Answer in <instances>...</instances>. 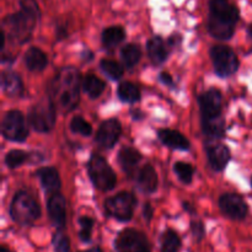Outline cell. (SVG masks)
I'll list each match as a JSON object with an SVG mask.
<instances>
[{
  "instance_id": "2",
  "label": "cell",
  "mask_w": 252,
  "mask_h": 252,
  "mask_svg": "<svg viewBox=\"0 0 252 252\" xmlns=\"http://www.w3.org/2000/svg\"><path fill=\"white\" fill-rule=\"evenodd\" d=\"M208 31L214 38L230 39L239 21V10L228 0H211L209 4Z\"/></svg>"
},
{
  "instance_id": "14",
  "label": "cell",
  "mask_w": 252,
  "mask_h": 252,
  "mask_svg": "<svg viewBox=\"0 0 252 252\" xmlns=\"http://www.w3.org/2000/svg\"><path fill=\"white\" fill-rule=\"evenodd\" d=\"M47 211H48V218L53 226L58 230H63L66 224V202L63 194L59 192L49 196L47 202Z\"/></svg>"
},
{
  "instance_id": "10",
  "label": "cell",
  "mask_w": 252,
  "mask_h": 252,
  "mask_svg": "<svg viewBox=\"0 0 252 252\" xmlns=\"http://www.w3.org/2000/svg\"><path fill=\"white\" fill-rule=\"evenodd\" d=\"M1 133L7 140L16 143L25 142L29 137V127L24 115L17 110L6 112L1 122Z\"/></svg>"
},
{
  "instance_id": "6",
  "label": "cell",
  "mask_w": 252,
  "mask_h": 252,
  "mask_svg": "<svg viewBox=\"0 0 252 252\" xmlns=\"http://www.w3.org/2000/svg\"><path fill=\"white\" fill-rule=\"evenodd\" d=\"M137 207V199L129 192H120L110 197L105 202V209L108 217L118 221H129L133 218L134 209Z\"/></svg>"
},
{
  "instance_id": "26",
  "label": "cell",
  "mask_w": 252,
  "mask_h": 252,
  "mask_svg": "<svg viewBox=\"0 0 252 252\" xmlns=\"http://www.w3.org/2000/svg\"><path fill=\"white\" fill-rule=\"evenodd\" d=\"M83 88L84 91L90 96L91 98H97L102 95V93L105 91L106 84L101 80L97 76L93 75H86L85 79L83 81Z\"/></svg>"
},
{
  "instance_id": "39",
  "label": "cell",
  "mask_w": 252,
  "mask_h": 252,
  "mask_svg": "<svg viewBox=\"0 0 252 252\" xmlns=\"http://www.w3.org/2000/svg\"><path fill=\"white\" fill-rule=\"evenodd\" d=\"M0 252H11V251H10V249L7 248V246L1 245L0 246Z\"/></svg>"
},
{
  "instance_id": "21",
  "label": "cell",
  "mask_w": 252,
  "mask_h": 252,
  "mask_svg": "<svg viewBox=\"0 0 252 252\" xmlns=\"http://www.w3.org/2000/svg\"><path fill=\"white\" fill-rule=\"evenodd\" d=\"M1 86L4 93L10 97H17L24 93V84L21 78L15 71H5L1 76Z\"/></svg>"
},
{
  "instance_id": "37",
  "label": "cell",
  "mask_w": 252,
  "mask_h": 252,
  "mask_svg": "<svg viewBox=\"0 0 252 252\" xmlns=\"http://www.w3.org/2000/svg\"><path fill=\"white\" fill-rule=\"evenodd\" d=\"M159 80L161 81V83L164 84V85H166V86H172V85H174V81H172L171 75H170V74H167V73H160Z\"/></svg>"
},
{
  "instance_id": "13",
  "label": "cell",
  "mask_w": 252,
  "mask_h": 252,
  "mask_svg": "<svg viewBox=\"0 0 252 252\" xmlns=\"http://www.w3.org/2000/svg\"><path fill=\"white\" fill-rule=\"evenodd\" d=\"M122 133V126L120 121L111 118L105 121L96 133V143L103 149H111L118 142Z\"/></svg>"
},
{
  "instance_id": "15",
  "label": "cell",
  "mask_w": 252,
  "mask_h": 252,
  "mask_svg": "<svg viewBox=\"0 0 252 252\" xmlns=\"http://www.w3.org/2000/svg\"><path fill=\"white\" fill-rule=\"evenodd\" d=\"M207 159L212 169L221 171L226 167L230 160V150L224 144H212L206 148Z\"/></svg>"
},
{
  "instance_id": "8",
  "label": "cell",
  "mask_w": 252,
  "mask_h": 252,
  "mask_svg": "<svg viewBox=\"0 0 252 252\" xmlns=\"http://www.w3.org/2000/svg\"><path fill=\"white\" fill-rule=\"evenodd\" d=\"M116 252H153L147 235L133 228L121 230L113 241Z\"/></svg>"
},
{
  "instance_id": "32",
  "label": "cell",
  "mask_w": 252,
  "mask_h": 252,
  "mask_svg": "<svg viewBox=\"0 0 252 252\" xmlns=\"http://www.w3.org/2000/svg\"><path fill=\"white\" fill-rule=\"evenodd\" d=\"M174 171L182 184L189 185L192 182V180H193L194 170L193 167L189 164H187V162L177 161L176 164L174 165Z\"/></svg>"
},
{
  "instance_id": "5",
  "label": "cell",
  "mask_w": 252,
  "mask_h": 252,
  "mask_svg": "<svg viewBox=\"0 0 252 252\" xmlns=\"http://www.w3.org/2000/svg\"><path fill=\"white\" fill-rule=\"evenodd\" d=\"M88 172L93 185L100 191H111L117 184L115 171L101 155H91L88 162Z\"/></svg>"
},
{
  "instance_id": "30",
  "label": "cell",
  "mask_w": 252,
  "mask_h": 252,
  "mask_svg": "<svg viewBox=\"0 0 252 252\" xmlns=\"http://www.w3.org/2000/svg\"><path fill=\"white\" fill-rule=\"evenodd\" d=\"M78 223H79V226H80L78 236L79 239H80L81 243L84 244L91 243V238H93V229H94V225H95V220H94L93 218H90V217L83 216L79 218Z\"/></svg>"
},
{
  "instance_id": "17",
  "label": "cell",
  "mask_w": 252,
  "mask_h": 252,
  "mask_svg": "<svg viewBox=\"0 0 252 252\" xmlns=\"http://www.w3.org/2000/svg\"><path fill=\"white\" fill-rule=\"evenodd\" d=\"M137 184L138 187L144 193L152 194L157 191L159 179H158L157 171H155V169L152 165L147 164L139 170V172L137 175Z\"/></svg>"
},
{
  "instance_id": "40",
  "label": "cell",
  "mask_w": 252,
  "mask_h": 252,
  "mask_svg": "<svg viewBox=\"0 0 252 252\" xmlns=\"http://www.w3.org/2000/svg\"><path fill=\"white\" fill-rule=\"evenodd\" d=\"M249 34H250L251 38H252V24L249 26Z\"/></svg>"
},
{
  "instance_id": "20",
  "label": "cell",
  "mask_w": 252,
  "mask_h": 252,
  "mask_svg": "<svg viewBox=\"0 0 252 252\" xmlns=\"http://www.w3.org/2000/svg\"><path fill=\"white\" fill-rule=\"evenodd\" d=\"M158 137L161 140V143L171 149L176 150H189V142L187 138H185L177 130L172 129H160L158 132Z\"/></svg>"
},
{
  "instance_id": "33",
  "label": "cell",
  "mask_w": 252,
  "mask_h": 252,
  "mask_svg": "<svg viewBox=\"0 0 252 252\" xmlns=\"http://www.w3.org/2000/svg\"><path fill=\"white\" fill-rule=\"evenodd\" d=\"M69 127H70L71 132L76 133V134H81L83 137H89L93 133V127H91L90 123L84 120L83 117H80V116L71 118Z\"/></svg>"
},
{
  "instance_id": "24",
  "label": "cell",
  "mask_w": 252,
  "mask_h": 252,
  "mask_svg": "<svg viewBox=\"0 0 252 252\" xmlns=\"http://www.w3.org/2000/svg\"><path fill=\"white\" fill-rule=\"evenodd\" d=\"M126 38V31L121 26H111L103 30L102 43L106 48H115Z\"/></svg>"
},
{
  "instance_id": "31",
  "label": "cell",
  "mask_w": 252,
  "mask_h": 252,
  "mask_svg": "<svg viewBox=\"0 0 252 252\" xmlns=\"http://www.w3.org/2000/svg\"><path fill=\"white\" fill-rule=\"evenodd\" d=\"M100 66L103 73L110 76L112 80H118L123 76V68L120 63L111 59H102L100 62Z\"/></svg>"
},
{
  "instance_id": "22",
  "label": "cell",
  "mask_w": 252,
  "mask_h": 252,
  "mask_svg": "<svg viewBox=\"0 0 252 252\" xmlns=\"http://www.w3.org/2000/svg\"><path fill=\"white\" fill-rule=\"evenodd\" d=\"M25 63H26L29 70L41 71L48 64V58L42 49L37 48V47H31L27 49L26 54H25Z\"/></svg>"
},
{
  "instance_id": "16",
  "label": "cell",
  "mask_w": 252,
  "mask_h": 252,
  "mask_svg": "<svg viewBox=\"0 0 252 252\" xmlns=\"http://www.w3.org/2000/svg\"><path fill=\"white\" fill-rule=\"evenodd\" d=\"M39 181L47 196L57 193L61 189V177L54 167H41L37 171Z\"/></svg>"
},
{
  "instance_id": "23",
  "label": "cell",
  "mask_w": 252,
  "mask_h": 252,
  "mask_svg": "<svg viewBox=\"0 0 252 252\" xmlns=\"http://www.w3.org/2000/svg\"><path fill=\"white\" fill-rule=\"evenodd\" d=\"M160 252H179L182 246L181 236L174 229H166L159 239Z\"/></svg>"
},
{
  "instance_id": "27",
  "label": "cell",
  "mask_w": 252,
  "mask_h": 252,
  "mask_svg": "<svg viewBox=\"0 0 252 252\" xmlns=\"http://www.w3.org/2000/svg\"><path fill=\"white\" fill-rule=\"evenodd\" d=\"M140 57H142V52H140L139 46L134 43L126 44L121 49V59L127 68H133L140 61Z\"/></svg>"
},
{
  "instance_id": "12",
  "label": "cell",
  "mask_w": 252,
  "mask_h": 252,
  "mask_svg": "<svg viewBox=\"0 0 252 252\" xmlns=\"http://www.w3.org/2000/svg\"><path fill=\"white\" fill-rule=\"evenodd\" d=\"M202 121L221 117V94L217 89H209L198 97Z\"/></svg>"
},
{
  "instance_id": "7",
  "label": "cell",
  "mask_w": 252,
  "mask_h": 252,
  "mask_svg": "<svg viewBox=\"0 0 252 252\" xmlns=\"http://www.w3.org/2000/svg\"><path fill=\"white\" fill-rule=\"evenodd\" d=\"M57 108L51 100H43L36 103L29 111V123L36 132L48 133L56 123Z\"/></svg>"
},
{
  "instance_id": "3",
  "label": "cell",
  "mask_w": 252,
  "mask_h": 252,
  "mask_svg": "<svg viewBox=\"0 0 252 252\" xmlns=\"http://www.w3.org/2000/svg\"><path fill=\"white\" fill-rule=\"evenodd\" d=\"M21 11L12 14L5 19L11 36L20 42H26L31 36L39 17L38 5L34 0H20Z\"/></svg>"
},
{
  "instance_id": "4",
  "label": "cell",
  "mask_w": 252,
  "mask_h": 252,
  "mask_svg": "<svg viewBox=\"0 0 252 252\" xmlns=\"http://www.w3.org/2000/svg\"><path fill=\"white\" fill-rule=\"evenodd\" d=\"M9 213L15 223L22 226H29L33 225L39 219L41 207L31 194L26 191H20L12 198Z\"/></svg>"
},
{
  "instance_id": "34",
  "label": "cell",
  "mask_w": 252,
  "mask_h": 252,
  "mask_svg": "<svg viewBox=\"0 0 252 252\" xmlns=\"http://www.w3.org/2000/svg\"><path fill=\"white\" fill-rule=\"evenodd\" d=\"M54 252H71L70 239L65 235L62 230H58L52 239Z\"/></svg>"
},
{
  "instance_id": "28",
  "label": "cell",
  "mask_w": 252,
  "mask_h": 252,
  "mask_svg": "<svg viewBox=\"0 0 252 252\" xmlns=\"http://www.w3.org/2000/svg\"><path fill=\"white\" fill-rule=\"evenodd\" d=\"M202 128H203L204 134L211 139L221 138L224 135V130H225L223 117L217 118V120L202 121Z\"/></svg>"
},
{
  "instance_id": "38",
  "label": "cell",
  "mask_w": 252,
  "mask_h": 252,
  "mask_svg": "<svg viewBox=\"0 0 252 252\" xmlns=\"http://www.w3.org/2000/svg\"><path fill=\"white\" fill-rule=\"evenodd\" d=\"M78 252H103V251L100 246H94V248L88 249V250H83V251H78Z\"/></svg>"
},
{
  "instance_id": "29",
  "label": "cell",
  "mask_w": 252,
  "mask_h": 252,
  "mask_svg": "<svg viewBox=\"0 0 252 252\" xmlns=\"http://www.w3.org/2000/svg\"><path fill=\"white\" fill-rule=\"evenodd\" d=\"M31 158L32 155L29 154V153L24 152V150L15 149L7 153L6 157H5V164L9 169H16V167L24 165L26 161L31 160Z\"/></svg>"
},
{
  "instance_id": "11",
  "label": "cell",
  "mask_w": 252,
  "mask_h": 252,
  "mask_svg": "<svg viewBox=\"0 0 252 252\" xmlns=\"http://www.w3.org/2000/svg\"><path fill=\"white\" fill-rule=\"evenodd\" d=\"M221 213L233 220H243L249 213V206L241 196L236 193H224L218 201Z\"/></svg>"
},
{
  "instance_id": "25",
  "label": "cell",
  "mask_w": 252,
  "mask_h": 252,
  "mask_svg": "<svg viewBox=\"0 0 252 252\" xmlns=\"http://www.w3.org/2000/svg\"><path fill=\"white\" fill-rule=\"evenodd\" d=\"M117 95L121 101L127 103H135L140 100L139 89L133 83H129V81H125V83L120 84L117 89Z\"/></svg>"
},
{
  "instance_id": "18",
  "label": "cell",
  "mask_w": 252,
  "mask_h": 252,
  "mask_svg": "<svg viewBox=\"0 0 252 252\" xmlns=\"http://www.w3.org/2000/svg\"><path fill=\"white\" fill-rule=\"evenodd\" d=\"M118 162H120L121 167L123 169V171L128 175V176H132L134 174L135 169H137L138 164L142 160V155L138 152L137 149L132 147H123L122 149L118 153L117 158Z\"/></svg>"
},
{
  "instance_id": "19",
  "label": "cell",
  "mask_w": 252,
  "mask_h": 252,
  "mask_svg": "<svg viewBox=\"0 0 252 252\" xmlns=\"http://www.w3.org/2000/svg\"><path fill=\"white\" fill-rule=\"evenodd\" d=\"M167 43L161 38V37H152L147 42V51L150 61L154 64L164 63L169 56V48Z\"/></svg>"
},
{
  "instance_id": "41",
  "label": "cell",
  "mask_w": 252,
  "mask_h": 252,
  "mask_svg": "<svg viewBox=\"0 0 252 252\" xmlns=\"http://www.w3.org/2000/svg\"><path fill=\"white\" fill-rule=\"evenodd\" d=\"M251 184H252V180H251Z\"/></svg>"
},
{
  "instance_id": "1",
  "label": "cell",
  "mask_w": 252,
  "mask_h": 252,
  "mask_svg": "<svg viewBox=\"0 0 252 252\" xmlns=\"http://www.w3.org/2000/svg\"><path fill=\"white\" fill-rule=\"evenodd\" d=\"M80 71L74 66L62 69L48 86V98L57 110L66 113L73 111L80 101Z\"/></svg>"
},
{
  "instance_id": "35",
  "label": "cell",
  "mask_w": 252,
  "mask_h": 252,
  "mask_svg": "<svg viewBox=\"0 0 252 252\" xmlns=\"http://www.w3.org/2000/svg\"><path fill=\"white\" fill-rule=\"evenodd\" d=\"M191 233L194 240L197 243H201L206 236V228H204L203 221L201 220H192L191 221Z\"/></svg>"
},
{
  "instance_id": "36",
  "label": "cell",
  "mask_w": 252,
  "mask_h": 252,
  "mask_svg": "<svg viewBox=\"0 0 252 252\" xmlns=\"http://www.w3.org/2000/svg\"><path fill=\"white\" fill-rule=\"evenodd\" d=\"M153 213H154V211H153L152 204H150V203H145L144 209H143V216H144L145 220H147L148 223H149V221L152 220Z\"/></svg>"
},
{
  "instance_id": "9",
  "label": "cell",
  "mask_w": 252,
  "mask_h": 252,
  "mask_svg": "<svg viewBox=\"0 0 252 252\" xmlns=\"http://www.w3.org/2000/svg\"><path fill=\"white\" fill-rule=\"evenodd\" d=\"M214 70L220 78H228L235 74L239 69V58L235 52L228 46H214L211 49Z\"/></svg>"
}]
</instances>
